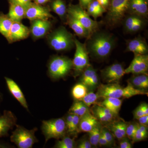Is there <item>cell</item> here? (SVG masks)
I'll return each instance as SVG.
<instances>
[{
    "mask_svg": "<svg viewBox=\"0 0 148 148\" xmlns=\"http://www.w3.org/2000/svg\"><path fill=\"white\" fill-rule=\"evenodd\" d=\"M115 40L112 35L107 32H97L90 35L85 44L88 52L98 59L107 58L114 47Z\"/></svg>",
    "mask_w": 148,
    "mask_h": 148,
    "instance_id": "1",
    "label": "cell"
},
{
    "mask_svg": "<svg viewBox=\"0 0 148 148\" xmlns=\"http://www.w3.org/2000/svg\"><path fill=\"white\" fill-rule=\"evenodd\" d=\"M126 87H123L116 83L102 84L98 88V94L99 98L112 97L117 98H129L137 95H147V91L138 90L127 82Z\"/></svg>",
    "mask_w": 148,
    "mask_h": 148,
    "instance_id": "2",
    "label": "cell"
},
{
    "mask_svg": "<svg viewBox=\"0 0 148 148\" xmlns=\"http://www.w3.org/2000/svg\"><path fill=\"white\" fill-rule=\"evenodd\" d=\"M73 36L66 28L60 27L48 36L49 45L56 51H67L71 49L75 45Z\"/></svg>",
    "mask_w": 148,
    "mask_h": 148,
    "instance_id": "3",
    "label": "cell"
},
{
    "mask_svg": "<svg viewBox=\"0 0 148 148\" xmlns=\"http://www.w3.org/2000/svg\"><path fill=\"white\" fill-rule=\"evenodd\" d=\"M47 67L49 77L56 80L68 75L73 69V61L66 56H54L49 61Z\"/></svg>",
    "mask_w": 148,
    "mask_h": 148,
    "instance_id": "4",
    "label": "cell"
},
{
    "mask_svg": "<svg viewBox=\"0 0 148 148\" xmlns=\"http://www.w3.org/2000/svg\"><path fill=\"white\" fill-rule=\"evenodd\" d=\"M16 128L12 131L10 137L11 143H14L18 148H32L38 140L35 135L38 128L27 129L24 126L16 124Z\"/></svg>",
    "mask_w": 148,
    "mask_h": 148,
    "instance_id": "5",
    "label": "cell"
},
{
    "mask_svg": "<svg viewBox=\"0 0 148 148\" xmlns=\"http://www.w3.org/2000/svg\"><path fill=\"white\" fill-rule=\"evenodd\" d=\"M41 130L45 138V144L50 139L59 140L67 133L66 123L64 118L53 119L42 122Z\"/></svg>",
    "mask_w": 148,
    "mask_h": 148,
    "instance_id": "6",
    "label": "cell"
},
{
    "mask_svg": "<svg viewBox=\"0 0 148 148\" xmlns=\"http://www.w3.org/2000/svg\"><path fill=\"white\" fill-rule=\"evenodd\" d=\"M130 0H111L106 18L111 26L119 23L128 12Z\"/></svg>",
    "mask_w": 148,
    "mask_h": 148,
    "instance_id": "7",
    "label": "cell"
},
{
    "mask_svg": "<svg viewBox=\"0 0 148 148\" xmlns=\"http://www.w3.org/2000/svg\"><path fill=\"white\" fill-rule=\"evenodd\" d=\"M67 13L75 17L89 32L90 35L97 31L99 24L90 18L80 5H69L67 9Z\"/></svg>",
    "mask_w": 148,
    "mask_h": 148,
    "instance_id": "8",
    "label": "cell"
},
{
    "mask_svg": "<svg viewBox=\"0 0 148 148\" xmlns=\"http://www.w3.org/2000/svg\"><path fill=\"white\" fill-rule=\"evenodd\" d=\"M75 45L76 51L73 61V69L76 75L82 73L89 64L88 53L85 44L80 42L78 40L75 39Z\"/></svg>",
    "mask_w": 148,
    "mask_h": 148,
    "instance_id": "9",
    "label": "cell"
},
{
    "mask_svg": "<svg viewBox=\"0 0 148 148\" xmlns=\"http://www.w3.org/2000/svg\"><path fill=\"white\" fill-rule=\"evenodd\" d=\"M50 8L42 5L31 3L26 8L25 18L30 21L36 19H49L53 18L50 13Z\"/></svg>",
    "mask_w": 148,
    "mask_h": 148,
    "instance_id": "10",
    "label": "cell"
},
{
    "mask_svg": "<svg viewBox=\"0 0 148 148\" xmlns=\"http://www.w3.org/2000/svg\"><path fill=\"white\" fill-rule=\"evenodd\" d=\"M148 56L147 54H134V57L130 65L125 69V74H147Z\"/></svg>",
    "mask_w": 148,
    "mask_h": 148,
    "instance_id": "11",
    "label": "cell"
},
{
    "mask_svg": "<svg viewBox=\"0 0 148 148\" xmlns=\"http://www.w3.org/2000/svg\"><path fill=\"white\" fill-rule=\"evenodd\" d=\"M31 21L30 34L34 40L45 37L52 27V24L49 19H36Z\"/></svg>",
    "mask_w": 148,
    "mask_h": 148,
    "instance_id": "12",
    "label": "cell"
},
{
    "mask_svg": "<svg viewBox=\"0 0 148 148\" xmlns=\"http://www.w3.org/2000/svg\"><path fill=\"white\" fill-rule=\"evenodd\" d=\"M17 121V118L12 112L5 110L0 115V138L8 137L9 132L16 126Z\"/></svg>",
    "mask_w": 148,
    "mask_h": 148,
    "instance_id": "13",
    "label": "cell"
},
{
    "mask_svg": "<svg viewBox=\"0 0 148 148\" xmlns=\"http://www.w3.org/2000/svg\"><path fill=\"white\" fill-rule=\"evenodd\" d=\"M101 72L103 80L109 83L117 82L125 74L122 65L117 63L108 66Z\"/></svg>",
    "mask_w": 148,
    "mask_h": 148,
    "instance_id": "14",
    "label": "cell"
},
{
    "mask_svg": "<svg viewBox=\"0 0 148 148\" xmlns=\"http://www.w3.org/2000/svg\"><path fill=\"white\" fill-rule=\"evenodd\" d=\"M30 34V29L21 22H14L11 28L8 41L10 43L27 38Z\"/></svg>",
    "mask_w": 148,
    "mask_h": 148,
    "instance_id": "15",
    "label": "cell"
},
{
    "mask_svg": "<svg viewBox=\"0 0 148 148\" xmlns=\"http://www.w3.org/2000/svg\"><path fill=\"white\" fill-rule=\"evenodd\" d=\"M9 91L26 110L29 112V106L24 93L17 84L12 79L5 77Z\"/></svg>",
    "mask_w": 148,
    "mask_h": 148,
    "instance_id": "16",
    "label": "cell"
},
{
    "mask_svg": "<svg viewBox=\"0 0 148 148\" xmlns=\"http://www.w3.org/2000/svg\"><path fill=\"white\" fill-rule=\"evenodd\" d=\"M125 50L134 54H147L148 45L143 38L137 37L127 42Z\"/></svg>",
    "mask_w": 148,
    "mask_h": 148,
    "instance_id": "17",
    "label": "cell"
},
{
    "mask_svg": "<svg viewBox=\"0 0 148 148\" xmlns=\"http://www.w3.org/2000/svg\"><path fill=\"white\" fill-rule=\"evenodd\" d=\"M128 12L146 17L148 15V0H130Z\"/></svg>",
    "mask_w": 148,
    "mask_h": 148,
    "instance_id": "18",
    "label": "cell"
},
{
    "mask_svg": "<svg viewBox=\"0 0 148 148\" xmlns=\"http://www.w3.org/2000/svg\"><path fill=\"white\" fill-rule=\"evenodd\" d=\"M98 124L99 121L88 111L80 118L78 132H89Z\"/></svg>",
    "mask_w": 148,
    "mask_h": 148,
    "instance_id": "19",
    "label": "cell"
},
{
    "mask_svg": "<svg viewBox=\"0 0 148 148\" xmlns=\"http://www.w3.org/2000/svg\"><path fill=\"white\" fill-rule=\"evenodd\" d=\"M66 17V23L78 36L87 39L90 36L88 31L75 17L68 13Z\"/></svg>",
    "mask_w": 148,
    "mask_h": 148,
    "instance_id": "20",
    "label": "cell"
},
{
    "mask_svg": "<svg viewBox=\"0 0 148 148\" xmlns=\"http://www.w3.org/2000/svg\"><path fill=\"white\" fill-rule=\"evenodd\" d=\"M92 113L98 121L103 123L111 122L116 116L108 109L99 105L94 107Z\"/></svg>",
    "mask_w": 148,
    "mask_h": 148,
    "instance_id": "21",
    "label": "cell"
},
{
    "mask_svg": "<svg viewBox=\"0 0 148 148\" xmlns=\"http://www.w3.org/2000/svg\"><path fill=\"white\" fill-rule=\"evenodd\" d=\"M127 123L122 121L114 122L109 125L108 128L114 136L120 140L126 137V129Z\"/></svg>",
    "mask_w": 148,
    "mask_h": 148,
    "instance_id": "22",
    "label": "cell"
},
{
    "mask_svg": "<svg viewBox=\"0 0 148 148\" xmlns=\"http://www.w3.org/2000/svg\"><path fill=\"white\" fill-rule=\"evenodd\" d=\"M127 82L138 90L147 91L148 88V77L147 74H141L133 75L128 79Z\"/></svg>",
    "mask_w": 148,
    "mask_h": 148,
    "instance_id": "23",
    "label": "cell"
},
{
    "mask_svg": "<svg viewBox=\"0 0 148 148\" xmlns=\"http://www.w3.org/2000/svg\"><path fill=\"white\" fill-rule=\"evenodd\" d=\"M10 7L7 15L13 21L21 22L25 18L26 9L16 4L9 3Z\"/></svg>",
    "mask_w": 148,
    "mask_h": 148,
    "instance_id": "24",
    "label": "cell"
},
{
    "mask_svg": "<svg viewBox=\"0 0 148 148\" xmlns=\"http://www.w3.org/2000/svg\"><path fill=\"white\" fill-rule=\"evenodd\" d=\"M103 98L104 100L103 102L98 105L105 107L110 110L114 115H117L121 108L122 103V100L119 98L112 97Z\"/></svg>",
    "mask_w": 148,
    "mask_h": 148,
    "instance_id": "25",
    "label": "cell"
},
{
    "mask_svg": "<svg viewBox=\"0 0 148 148\" xmlns=\"http://www.w3.org/2000/svg\"><path fill=\"white\" fill-rule=\"evenodd\" d=\"M13 21L7 14L0 12V34L7 40L8 39Z\"/></svg>",
    "mask_w": 148,
    "mask_h": 148,
    "instance_id": "26",
    "label": "cell"
},
{
    "mask_svg": "<svg viewBox=\"0 0 148 148\" xmlns=\"http://www.w3.org/2000/svg\"><path fill=\"white\" fill-rule=\"evenodd\" d=\"M50 9L57 14L61 19L66 17L67 8L63 0H51L50 2Z\"/></svg>",
    "mask_w": 148,
    "mask_h": 148,
    "instance_id": "27",
    "label": "cell"
},
{
    "mask_svg": "<svg viewBox=\"0 0 148 148\" xmlns=\"http://www.w3.org/2000/svg\"><path fill=\"white\" fill-rule=\"evenodd\" d=\"M86 9L88 15L92 16L95 19L102 16L106 11V10L103 8L96 0H92L88 4Z\"/></svg>",
    "mask_w": 148,
    "mask_h": 148,
    "instance_id": "28",
    "label": "cell"
},
{
    "mask_svg": "<svg viewBox=\"0 0 148 148\" xmlns=\"http://www.w3.org/2000/svg\"><path fill=\"white\" fill-rule=\"evenodd\" d=\"M88 111V107L82 101H76L69 109V113L81 117Z\"/></svg>",
    "mask_w": 148,
    "mask_h": 148,
    "instance_id": "29",
    "label": "cell"
},
{
    "mask_svg": "<svg viewBox=\"0 0 148 148\" xmlns=\"http://www.w3.org/2000/svg\"><path fill=\"white\" fill-rule=\"evenodd\" d=\"M87 92V87L82 83L75 85L71 91L72 96L76 101H82Z\"/></svg>",
    "mask_w": 148,
    "mask_h": 148,
    "instance_id": "30",
    "label": "cell"
},
{
    "mask_svg": "<svg viewBox=\"0 0 148 148\" xmlns=\"http://www.w3.org/2000/svg\"><path fill=\"white\" fill-rule=\"evenodd\" d=\"M76 144L74 138H72L65 135L61 140H57L53 148H74L76 147Z\"/></svg>",
    "mask_w": 148,
    "mask_h": 148,
    "instance_id": "31",
    "label": "cell"
},
{
    "mask_svg": "<svg viewBox=\"0 0 148 148\" xmlns=\"http://www.w3.org/2000/svg\"><path fill=\"white\" fill-rule=\"evenodd\" d=\"M101 128L100 125L98 124L90 131L88 132L89 135V142L93 147H97L98 145V141L101 133Z\"/></svg>",
    "mask_w": 148,
    "mask_h": 148,
    "instance_id": "32",
    "label": "cell"
},
{
    "mask_svg": "<svg viewBox=\"0 0 148 148\" xmlns=\"http://www.w3.org/2000/svg\"><path fill=\"white\" fill-rule=\"evenodd\" d=\"M142 17L143 16H139L136 14H130L129 15L125 18L123 22L124 31L127 33H129L133 25Z\"/></svg>",
    "mask_w": 148,
    "mask_h": 148,
    "instance_id": "33",
    "label": "cell"
},
{
    "mask_svg": "<svg viewBox=\"0 0 148 148\" xmlns=\"http://www.w3.org/2000/svg\"><path fill=\"white\" fill-rule=\"evenodd\" d=\"M147 126L138 123V128L135 133L133 142H137L145 140L147 137Z\"/></svg>",
    "mask_w": 148,
    "mask_h": 148,
    "instance_id": "34",
    "label": "cell"
},
{
    "mask_svg": "<svg viewBox=\"0 0 148 148\" xmlns=\"http://www.w3.org/2000/svg\"><path fill=\"white\" fill-rule=\"evenodd\" d=\"M98 98L99 97L97 93H94L92 91H90L86 93L82 101L89 108L92 105L97 104V100Z\"/></svg>",
    "mask_w": 148,
    "mask_h": 148,
    "instance_id": "35",
    "label": "cell"
},
{
    "mask_svg": "<svg viewBox=\"0 0 148 148\" xmlns=\"http://www.w3.org/2000/svg\"><path fill=\"white\" fill-rule=\"evenodd\" d=\"M82 75L81 78L82 83L84 84L87 81L90 79L96 73V71L93 69L91 65L86 67L82 72Z\"/></svg>",
    "mask_w": 148,
    "mask_h": 148,
    "instance_id": "36",
    "label": "cell"
},
{
    "mask_svg": "<svg viewBox=\"0 0 148 148\" xmlns=\"http://www.w3.org/2000/svg\"><path fill=\"white\" fill-rule=\"evenodd\" d=\"M145 115H148V106L147 103H143L136 108L133 112V115L135 119Z\"/></svg>",
    "mask_w": 148,
    "mask_h": 148,
    "instance_id": "37",
    "label": "cell"
},
{
    "mask_svg": "<svg viewBox=\"0 0 148 148\" xmlns=\"http://www.w3.org/2000/svg\"><path fill=\"white\" fill-rule=\"evenodd\" d=\"M80 117L73 114V120L70 127L67 130V133L73 135L78 132L79 125Z\"/></svg>",
    "mask_w": 148,
    "mask_h": 148,
    "instance_id": "38",
    "label": "cell"
},
{
    "mask_svg": "<svg viewBox=\"0 0 148 148\" xmlns=\"http://www.w3.org/2000/svg\"><path fill=\"white\" fill-rule=\"evenodd\" d=\"M138 123H132L127 124L126 129V137L132 140H134V137L137 128H138Z\"/></svg>",
    "mask_w": 148,
    "mask_h": 148,
    "instance_id": "39",
    "label": "cell"
},
{
    "mask_svg": "<svg viewBox=\"0 0 148 148\" xmlns=\"http://www.w3.org/2000/svg\"><path fill=\"white\" fill-rule=\"evenodd\" d=\"M145 24V17H142L133 25L129 33H135L139 32L143 29Z\"/></svg>",
    "mask_w": 148,
    "mask_h": 148,
    "instance_id": "40",
    "label": "cell"
},
{
    "mask_svg": "<svg viewBox=\"0 0 148 148\" xmlns=\"http://www.w3.org/2000/svg\"><path fill=\"white\" fill-rule=\"evenodd\" d=\"M101 132L108 141L109 145H113L114 141V136L112 133L110 132V131L108 128L106 127L102 128Z\"/></svg>",
    "mask_w": 148,
    "mask_h": 148,
    "instance_id": "41",
    "label": "cell"
},
{
    "mask_svg": "<svg viewBox=\"0 0 148 148\" xmlns=\"http://www.w3.org/2000/svg\"><path fill=\"white\" fill-rule=\"evenodd\" d=\"M98 82H99L98 77L97 73H96L90 79L87 81L84 84V85L87 87V88L88 87L93 88L95 87L98 84Z\"/></svg>",
    "mask_w": 148,
    "mask_h": 148,
    "instance_id": "42",
    "label": "cell"
},
{
    "mask_svg": "<svg viewBox=\"0 0 148 148\" xmlns=\"http://www.w3.org/2000/svg\"><path fill=\"white\" fill-rule=\"evenodd\" d=\"M9 3L16 4L26 8L32 3V0H8Z\"/></svg>",
    "mask_w": 148,
    "mask_h": 148,
    "instance_id": "43",
    "label": "cell"
},
{
    "mask_svg": "<svg viewBox=\"0 0 148 148\" xmlns=\"http://www.w3.org/2000/svg\"><path fill=\"white\" fill-rule=\"evenodd\" d=\"M119 147L120 148H131L132 147V144L127 138H125L120 140Z\"/></svg>",
    "mask_w": 148,
    "mask_h": 148,
    "instance_id": "44",
    "label": "cell"
},
{
    "mask_svg": "<svg viewBox=\"0 0 148 148\" xmlns=\"http://www.w3.org/2000/svg\"><path fill=\"white\" fill-rule=\"evenodd\" d=\"M78 148H91L92 147L89 140L84 139L80 141L78 145L77 146Z\"/></svg>",
    "mask_w": 148,
    "mask_h": 148,
    "instance_id": "45",
    "label": "cell"
},
{
    "mask_svg": "<svg viewBox=\"0 0 148 148\" xmlns=\"http://www.w3.org/2000/svg\"><path fill=\"white\" fill-rule=\"evenodd\" d=\"M139 124L147 125L148 124V115H145L138 118Z\"/></svg>",
    "mask_w": 148,
    "mask_h": 148,
    "instance_id": "46",
    "label": "cell"
},
{
    "mask_svg": "<svg viewBox=\"0 0 148 148\" xmlns=\"http://www.w3.org/2000/svg\"><path fill=\"white\" fill-rule=\"evenodd\" d=\"M73 114L71 113H69L66 116V118L65 119V123H66V128L67 130L69 128V127H70V125H71V123L72 121V120L73 118Z\"/></svg>",
    "mask_w": 148,
    "mask_h": 148,
    "instance_id": "47",
    "label": "cell"
},
{
    "mask_svg": "<svg viewBox=\"0 0 148 148\" xmlns=\"http://www.w3.org/2000/svg\"><path fill=\"white\" fill-rule=\"evenodd\" d=\"M98 145L101 146L109 145L108 141L106 140V138L103 136L101 132L100 138H99V141H98Z\"/></svg>",
    "mask_w": 148,
    "mask_h": 148,
    "instance_id": "48",
    "label": "cell"
},
{
    "mask_svg": "<svg viewBox=\"0 0 148 148\" xmlns=\"http://www.w3.org/2000/svg\"><path fill=\"white\" fill-rule=\"evenodd\" d=\"M98 3L105 9L107 10V9L108 8L110 4V0H96Z\"/></svg>",
    "mask_w": 148,
    "mask_h": 148,
    "instance_id": "49",
    "label": "cell"
},
{
    "mask_svg": "<svg viewBox=\"0 0 148 148\" xmlns=\"http://www.w3.org/2000/svg\"><path fill=\"white\" fill-rule=\"evenodd\" d=\"M0 148H15V147L12 145H11L10 143L4 142V141H0Z\"/></svg>",
    "mask_w": 148,
    "mask_h": 148,
    "instance_id": "50",
    "label": "cell"
},
{
    "mask_svg": "<svg viewBox=\"0 0 148 148\" xmlns=\"http://www.w3.org/2000/svg\"><path fill=\"white\" fill-rule=\"evenodd\" d=\"M92 0H79V5L84 8H86L88 4L92 1Z\"/></svg>",
    "mask_w": 148,
    "mask_h": 148,
    "instance_id": "51",
    "label": "cell"
},
{
    "mask_svg": "<svg viewBox=\"0 0 148 148\" xmlns=\"http://www.w3.org/2000/svg\"><path fill=\"white\" fill-rule=\"evenodd\" d=\"M34 3L40 5H43L48 3L50 2L51 0H33Z\"/></svg>",
    "mask_w": 148,
    "mask_h": 148,
    "instance_id": "52",
    "label": "cell"
},
{
    "mask_svg": "<svg viewBox=\"0 0 148 148\" xmlns=\"http://www.w3.org/2000/svg\"><path fill=\"white\" fill-rule=\"evenodd\" d=\"M3 100V95L1 92L0 91V106H1V104Z\"/></svg>",
    "mask_w": 148,
    "mask_h": 148,
    "instance_id": "53",
    "label": "cell"
}]
</instances>
